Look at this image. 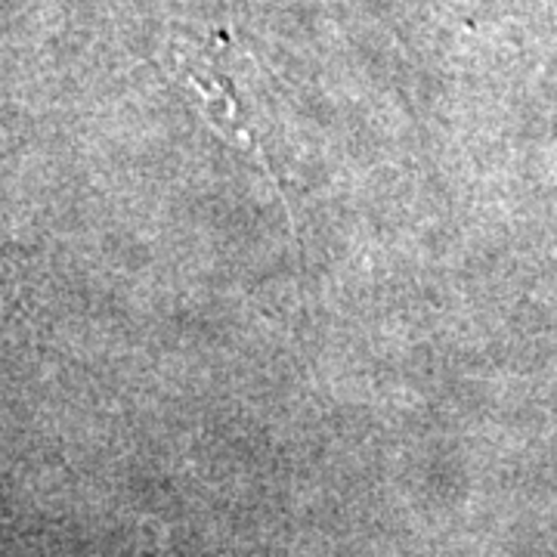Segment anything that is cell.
I'll return each instance as SVG.
<instances>
[{
    "mask_svg": "<svg viewBox=\"0 0 557 557\" xmlns=\"http://www.w3.org/2000/svg\"><path fill=\"white\" fill-rule=\"evenodd\" d=\"M171 65H174V75L183 81V87L196 94L208 124L233 146L255 152L260 159L263 146H260L258 121L242 97L239 84L230 72V53L220 50L218 38L205 40V44L183 40L171 53Z\"/></svg>",
    "mask_w": 557,
    "mask_h": 557,
    "instance_id": "obj_1",
    "label": "cell"
}]
</instances>
